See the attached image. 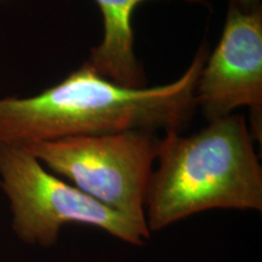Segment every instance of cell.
Masks as SVG:
<instances>
[{
  "mask_svg": "<svg viewBox=\"0 0 262 262\" xmlns=\"http://www.w3.org/2000/svg\"><path fill=\"white\" fill-rule=\"evenodd\" d=\"M194 101L209 122L249 107V129L261 143L262 8L244 11L228 3L221 38L203 66Z\"/></svg>",
  "mask_w": 262,
  "mask_h": 262,
  "instance_id": "5b68a950",
  "label": "cell"
},
{
  "mask_svg": "<svg viewBox=\"0 0 262 262\" xmlns=\"http://www.w3.org/2000/svg\"><path fill=\"white\" fill-rule=\"evenodd\" d=\"M208 55L203 42L185 73L160 86H123L84 62L35 96L0 98V146L126 130L181 133L194 114L195 85Z\"/></svg>",
  "mask_w": 262,
  "mask_h": 262,
  "instance_id": "6da1fadb",
  "label": "cell"
},
{
  "mask_svg": "<svg viewBox=\"0 0 262 262\" xmlns=\"http://www.w3.org/2000/svg\"><path fill=\"white\" fill-rule=\"evenodd\" d=\"M103 18V38L91 49L86 63L101 77L127 88L147 86L142 64L135 54L134 12L146 0H94ZM210 8V0H182Z\"/></svg>",
  "mask_w": 262,
  "mask_h": 262,
  "instance_id": "8992f818",
  "label": "cell"
},
{
  "mask_svg": "<svg viewBox=\"0 0 262 262\" xmlns=\"http://www.w3.org/2000/svg\"><path fill=\"white\" fill-rule=\"evenodd\" d=\"M0 183L15 232L26 243L55 244L61 228L72 224L100 228L133 245H143L150 237L148 229L49 172L21 146H0Z\"/></svg>",
  "mask_w": 262,
  "mask_h": 262,
  "instance_id": "277c9868",
  "label": "cell"
},
{
  "mask_svg": "<svg viewBox=\"0 0 262 262\" xmlns=\"http://www.w3.org/2000/svg\"><path fill=\"white\" fill-rule=\"evenodd\" d=\"M157 160L145 208L150 233L211 209L262 210V168L242 114L189 136L165 133Z\"/></svg>",
  "mask_w": 262,
  "mask_h": 262,
  "instance_id": "7a4b0ae2",
  "label": "cell"
},
{
  "mask_svg": "<svg viewBox=\"0 0 262 262\" xmlns=\"http://www.w3.org/2000/svg\"><path fill=\"white\" fill-rule=\"evenodd\" d=\"M262 0H228L229 4H233L244 11H254L262 8Z\"/></svg>",
  "mask_w": 262,
  "mask_h": 262,
  "instance_id": "52a82bcc",
  "label": "cell"
},
{
  "mask_svg": "<svg viewBox=\"0 0 262 262\" xmlns=\"http://www.w3.org/2000/svg\"><path fill=\"white\" fill-rule=\"evenodd\" d=\"M159 145L153 131L126 130L21 147L85 194L148 229L146 198Z\"/></svg>",
  "mask_w": 262,
  "mask_h": 262,
  "instance_id": "3957f363",
  "label": "cell"
}]
</instances>
